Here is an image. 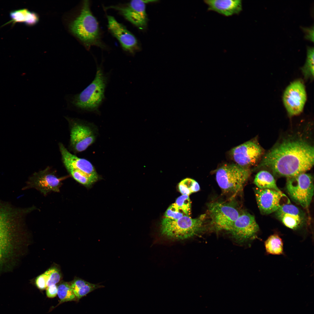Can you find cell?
I'll list each match as a JSON object with an SVG mask.
<instances>
[{
	"label": "cell",
	"mask_w": 314,
	"mask_h": 314,
	"mask_svg": "<svg viewBox=\"0 0 314 314\" xmlns=\"http://www.w3.org/2000/svg\"><path fill=\"white\" fill-rule=\"evenodd\" d=\"M35 208L19 207L0 199V277L19 263L26 233V217Z\"/></svg>",
	"instance_id": "1"
},
{
	"label": "cell",
	"mask_w": 314,
	"mask_h": 314,
	"mask_svg": "<svg viewBox=\"0 0 314 314\" xmlns=\"http://www.w3.org/2000/svg\"><path fill=\"white\" fill-rule=\"evenodd\" d=\"M314 147L300 138L285 140L263 157L258 167L270 169L278 176H296L310 170L314 164Z\"/></svg>",
	"instance_id": "2"
},
{
	"label": "cell",
	"mask_w": 314,
	"mask_h": 314,
	"mask_svg": "<svg viewBox=\"0 0 314 314\" xmlns=\"http://www.w3.org/2000/svg\"><path fill=\"white\" fill-rule=\"evenodd\" d=\"M70 28L87 47L93 45L104 47L99 24L91 12L88 1H84L80 14L71 23Z\"/></svg>",
	"instance_id": "3"
},
{
	"label": "cell",
	"mask_w": 314,
	"mask_h": 314,
	"mask_svg": "<svg viewBox=\"0 0 314 314\" xmlns=\"http://www.w3.org/2000/svg\"><path fill=\"white\" fill-rule=\"evenodd\" d=\"M206 215L196 218L184 215L177 220L165 217L160 224L161 234L169 238L184 240L197 236L203 231Z\"/></svg>",
	"instance_id": "4"
},
{
	"label": "cell",
	"mask_w": 314,
	"mask_h": 314,
	"mask_svg": "<svg viewBox=\"0 0 314 314\" xmlns=\"http://www.w3.org/2000/svg\"><path fill=\"white\" fill-rule=\"evenodd\" d=\"M107 78L100 67H97L92 82L80 93L72 96L70 102L74 106L89 111L97 110L104 98Z\"/></svg>",
	"instance_id": "5"
},
{
	"label": "cell",
	"mask_w": 314,
	"mask_h": 314,
	"mask_svg": "<svg viewBox=\"0 0 314 314\" xmlns=\"http://www.w3.org/2000/svg\"><path fill=\"white\" fill-rule=\"evenodd\" d=\"M58 146L63 165L74 179L86 187L97 181L98 175L91 162L72 154L61 142Z\"/></svg>",
	"instance_id": "6"
},
{
	"label": "cell",
	"mask_w": 314,
	"mask_h": 314,
	"mask_svg": "<svg viewBox=\"0 0 314 314\" xmlns=\"http://www.w3.org/2000/svg\"><path fill=\"white\" fill-rule=\"evenodd\" d=\"M249 167L237 164H225L217 170V182L224 192L236 195L242 190L251 174Z\"/></svg>",
	"instance_id": "7"
},
{
	"label": "cell",
	"mask_w": 314,
	"mask_h": 314,
	"mask_svg": "<svg viewBox=\"0 0 314 314\" xmlns=\"http://www.w3.org/2000/svg\"><path fill=\"white\" fill-rule=\"evenodd\" d=\"M286 188L295 202L304 208L309 207L314 195L313 179L311 175L303 173L287 178Z\"/></svg>",
	"instance_id": "8"
},
{
	"label": "cell",
	"mask_w": 314,
	"mask_h": 314,
	"mask_svg": "<svg viewBox=\"0 0 314 314\" xmlns=\"http://www.w3.org/2000/svg\"><path fill=\"white\" fill-rule=\"evenodd\" d=\"M70 131L69 150L74 153L85 150L95 141L96 136L91 125L80 119L65 117Z\"/></svg>",
	"instance_id": "9"
},
{
	"label": "cell",
	"mask_w": 314,
	"mask_h": 314,
	"mask_svg": "<svg viewBox=\"0 0 314 314\" xmlns=\"http://www.w3.org/2000/svg\"><path fill=\"white\" fill-rule=\"evenodd\" d=\"M68 176L58 177L56 172L49 166L31 175L22 190L35 188L44 195L51 192H58L62 181Z\"/></svg>",
	"instance_id": "10"
},
{
	"label": "cell",
	"mask_w": 314,
	"mask_h": 314,
	"mask_svg": "<svg viewBox=\"0 0 314 314\" xmlns=\"http://www.w3.org/2000/svg\"><path fill=\"white\" fill-rule=\"evenodd\" d=\"M259 226L255 217L247 212L240 214L228 231L240 244L249 243L258 237Z\"/></svg>",
	"instance_id": "11"
},
{
	"label": "cell",
	"mask_w": 314,
	"mask_h": 314,
	"mask_svg": "<svg viewBox=\"0 0 314 314\" xmlns=\"http://www.w3.org/2000/svg\"><path fill=\"white\" fill-rule=\"evenodd\" d=\"M208 208L211 223L218 230L228 232L240 215L233 206L220 202L210 203Z\"/></svg>",
	"instance_id": "12"
},
{
	"label": "cell",
	"mask_w": 314,
	"mask_h": 314,
	"mask_svg": "<svg viewBox=\"0 0 314 314\" xmlns=\"http://www.w3.org/2000/svg\"><path fill=\"white\" fill-rule=\"evenodd\" d=\"M306 99L305 86L299 80L290 84L286 89L283 96L284 105L290 116L297 115L302 112Z\"/></svg>",
	"instance_id": "13"
},
{
	"label": "cell",
	"mask_w": 314,
	"mask_h": 314,
	"mask_svg": "<svg viewBox=\"0 0 314 314\" xmlns=\"http://www.w3.org/2000/svg\"><path fill=\"white\" fill-rule=\"evenodd\" d=\"M153 1L133 0L125 4L110 6L106 8L116 10L130 22L139 29L143 30L146 27L148 21L146 4Z\"/></svg>",
	"instance_id": "14"
},
{
	"label": "cell",
	"mask_w": 314,
	"mask_h": 314,
	"mask_svg": "<svg viewBox=\"0 0 314 314\" xmlns=\"http://www.w3.org/2000/svg\"><path fill=\"white\" fill-rule=\"evenodd\" d=\"M231 154L237 164L249 167L257 162L262 155L263 151L256 142L249 141L233 148Z\"/></svg>",
	"instance_id": "15"
},
{
	"label": "cell",
	"mask_w": 314,
	"mask_h": 314,
	"mask_svg": "<svg viewBox=\"0 0 314 314\" xmlns=\"http://www.w3.org/2000/svg\"><path fill=\"white\" fill-rule=\"evenodd\" d=\"M258 208L263 214L267 215L275 212L282 205L281 202L286 196L282 192L256 187L254 189Z\"/></svg>",
	"instance_id": "16"
},
{
	"label": "cell",
	"mask_w": 314,
	"mask_h": 314,
	"mask_svg": "<svg viewBox=\"0 0 314 314\" xmlns=\"http://www.w3.org/2000/svg\"><path fill=\"white\" fill-rule=\"evenodd\" d=\"M275 215L284 226L294 231L301 229L306 224V217L304 212L289 203L281 206L275 212Z\"/></svg>",
	"instance_id": "17"
},
{
	"label": "cell",
	"mask_w": 314,
	"mask_h": 314,
	"mask_svg": "<svg viewBox=\"0 0 314 314\" xmlns=\"http://www.w3.org/2000/svg\"><path fill=\"white\" fill-rule=\"evenodd\" d=\"M107 18L109 30L118 40L123 49L132 53L138 50V44L135 36L113 16L107 15Z\"/></svg>",
	"instance_id": "18"
},
{
	"label": "cell",
	"mask_w": 314,
	"mask_h": 314,
	"mask_svg": "<svg viewBox=\"0 0 314 314\" xmlns=\"http://www.w3.org/2000/svg\"><path fill=\"white\" fill-rule=\"evenodd\" d=\"M208 10L226 17L239 14L242 10L241 0H206Z\"/></svg>",
	"instance_id": "19"
},
{
	"label": "cell",
	"mask_w": 314,
	"mask_h": 314,
	"mask_svg": "<svg viewBox=\"0 0 314 314\" xmlns=\"http://www.w3.org/2000/svg\"><path fill=\"white\" fill-rule=\"evenodd\" d=\"M13 23H24L28 26H33L39 21V17L35 13L29 11L26 9H19L11 11L10 14Z\"/></svg>",
	"instance_id": "20"
},
{
	"label": "cell",
	"mask_w": 314,
	"mask_h": 314,
	"mask_svg": "<svg viewBox=\"0 0 314 314\" xmlns=\"http://www.w3.org/2000/svg\"><path fill=\"white\" fill-rule=\"evenodd\" d=\"M76 297L79 299L96 289L104 286L90 283L80 278H76L70 284Z\"/></svg>",
	"instance_id": "21"
},
{
	"label": "cell",
	"mask_w": 314,
	"mask_h": 314,
	"mask_svg": "<svg viewBox=\"0 0 314 314\" xmlns=\"http://www.w3.org/2000/svg\"><path fill=\"white\" fill-rule=\"evenodd\" d=\"M264 245L265 253L267 255H284L283 242L278 233L270 235L265 241Z\"/></svg>",
	"instance_id": "22"
},
{
	"label": "cell",
	"mask_w": 314,
	"mask_h": 314,
	"mask_svg": "<svg viewBox=\"0 0 314 314\" xmlns=\"http://www.w3.org/2000/svg\"><path fill=\"white\" fill-rule=\"evenodd\" d=\"M254 182L259 188L281 191L277 187L272 175L267 171L262 170L258 173L255 176Z\"/></svg>",
	"instance_id": "23"
},
{
	"label": "cell",
	"mask_w": 314,
	"mask_h": 314,
	"mask_svg": "<svg viewBox=\"0 0 314 314\" xmlns=\"http://www.w3.org/2000/svg\"><path fill=\"white\" fill-rule=\"evenodd\" d=\"M180 192L182 195H189L200 190L198 183L194 180L187 178L181 181L179 184Z\"/></svg>",
	"instance_id": "24"
},
{
	"label": "cell",
	"mask_w": 314,
	"mask_h": 314,
	"mask_svg": "<svg viewBox=\"0 0 314 314\" xmlns=\"http://www.w3.org/2000/svg\"><path fill=\"white\" fill-rule=\"evenodd\" d=\"M57 295L61 302L72 301L76 298L70 284L68 283H62L57 286Z\"/></svg>",
	"instance_id": "25"
},
{
	"label": "cell",
	"mask_w": 314,
	"mask_h": 314,
	"mask_svg": "<svg viewBox=\"0 0 314 314\" xmlns=\"http://www.w3.org/2000/svg\"><path fill=\"white\" fill-rule=\"evenodd\" d=\"M314 52L313 47H307V57L305 65L302 68L306 76L313 77L314 76Z\"/></svg>",
	"instance_id": "26"
},
{
	"label": "cell",
	"mask_w": 314,
	"mask_h": 314,
	"mask_svg": "<svg viewBox=\"0 0 314 314\" xmlns=\"http://www.w3.org/2000/svg\"><path fill=\"white\" fill-rule=\"evenodd\" d=\"M175 203L185 215L190 216L191 214V203L188 195H184L180 196L176 199Z\"/></svg>",
	"instance_id": "27"
},
{
	"label": "cell",
	"mask_w": 314,
	"mask_h": 314,
	"mask_svg": "<svg viewBox=\"0 0 314 314\" xmlns=\"http://www.w3.org/2000/svg\"><path fill=\"white\" fill-rule=\"evenodd\" d=\"M185 215L183 210L175 203L171 204L168 208L164 214L165 217L173 220L179 219Z\"/></svg>",
	"instance_id": "28"
},
{
	"label": "cell",
	"mask_w": 314,
	"mask_h": 314,
	"mask_svg": "<svg viewBox=\"0 0 314 314\" xmlns=\"http://www.w3.org/2000/svg\"><path fill=\"white\" fill-rule=\"evenodd\" d=\"M51 271V269L50 268L36 277L35 280V283L37 287L39 289L44 290L47 287V283Z\"/></svg>",
	"instance_id": "29"
},
{
	"label": "cell",
	"mask_w": 314,
	"mask_h": 314,
	"mask_svg": "<svg viewBox=\"0 0 314 314\" xmlns=\"http://www.w3.org/2000/svg\"><path fill=\"white\" fill-rule=\"evenodd\" d=\"M51 268V272L47 283V287L58 283L61 277L60 273L57 268L55 267Z\"/></svg>",
	"instance_id": "30"
},
{
	"label": "cell",
	"mask_w": 314,
	"mask_h": 314,
	"mask_svg": "<svg viewBox=\"0 0 314 314\" xmlns=\"http://www.w3.org/2000/svg\"><path fill=\"white\" fill-rule=\"evenodd\" d=\"M301 28L305 33V38L313 42L314 41L313 26L310 27H302Z\"/></svg>",
	"instance_id": "31"
},
{
	"label": "cell",
	"mask_w": 314,
	"mask_h": 314,
	"mask_svg": "<svg viewBox=\"0 0 314 314\" xmlns=\"http://www.w3.org/2000/svg\"><path fill=\"white\" fill-rule=\"evenodd\" d=\"M57 286L56 284L52 285L46 288V294L49 298H53L57 295Z\"/></svg>",
	"instance_id": "32"
}]
</instances>
